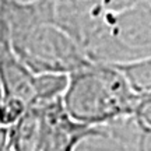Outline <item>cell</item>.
<instances>
[{"label":"cell","instance_id":"cell-2","mask_svg":"<svg viewBox=\"0 0 151 151\" xmlns=\"http://www.w3.org/2000/svg\"><path fill=\"white\" fill-rule=\"evenodd\" d=\"M6 39L14 55L35 74H70L91 63L80 43L52 21L35 22Z\"/></svg>","mask_w":151,"mask_h":151},{"label":"cell","instance_id":"cell-5","mask_svg":"<svg viewBox=\"0 0 151 151\" xmlns=\"http://www.w3.org/2000/svg\"><path fill=\"white\" fill-rule=\"evenodd\" d=\"M13 151H41L42 144V111L41 106H29L10 127Z\"/></svg>","mask_w":151,"mask_h":151},{"label":"cell","instance_id":"cell-6","mask_svg":"<svg viewBox=\"0 0 151 151\" xmlns=\"http://www.w3.org/2000/svg\"><path fill=\"white\" fill-rule=\"evenodd\" d=\"M116 70L123 76L132 91L144 97L151 95V59H140L126 63L112 65Z\"/></svg>","mask_w":151,"mask_h":151},{"label":"cell","instance_id":"cell-1","mask_svg":"<svg viewBox=\"0 0 151 151\" xmlns=\"http://www.w3.org/2000/svg\"><path fill=\"white\" fill-rule=\"evenodd\" d=\"M144 97L132 91L112 65L91 62L69 74L62 104L73 120L87 126H99L133 116Z\"/></svg>","mask_w":151,"mask_h":151},{"label":"cell","instance_id":"cell-4","mask_svg":"<svg viewBox=\"0 0 151 151\" xmlns=\"http://www.w3.org/2000/svg\"><path fill=\"white\" fill-rule=\"evenodd\" d=\"M0 86L3 97L18 99L27 108L37 105L35 73L14 55L3 37H0Z\"/></svg>","mask_w":151,"mask_h":151},{"label":"cell","instance_id":"cell-7","mask_svg":"<svg viewBox=\"0 0 151 151\" xmlns=\"http://www.w3.org/2000/svg\"><path fill=\"white\" fill-rule=\"evenodd\" d=\"M67 81H69V74H63V73H38L35 74L37 105H45V104L62 98L66 91Z\"/></svg>","mask_w":151,"mask_h":151},{"label":"cell","instance_id":"cell-9","mask_svg":"<svg viewBox=\"0 0 151 151\" xmlns=\"http://www.w3.org/2000/svg\"><path fill=\"white\" fill-rule=\"evenodd\" d=\"M1 99H3V91H1V86H0V104H1Z\"/></svg>","mask_w":151,"mask_h":151},{"label":"cell","instance_id":"cell-3","mask_svg":"<svg viewBox=\"0 0 151 151\" xmlns=\"http://www.w3.org/2000/svg\"><path fill=\"white\" fill-rule=\"evenodd\" d=\"M39 106L42 111L41 151H76L81 141L101 130V126H87L73 120L63 108L62 98Z\"/></svg>","mask_w":151,"mask_h":151},{"label":"cell","instance_id":"cell-8","mask_svg":"<svg viewBox=\"0 0 151 151\" xmlns=\"http://www.w3.org/2000/svg\"><path fill=\"white\" fill-rule=\"evenodd\" d=\"M0 151H13L10 144V130L6 126H0Z\"/></svg>","mask_w":151,"mask_h":151}]
</instances>
